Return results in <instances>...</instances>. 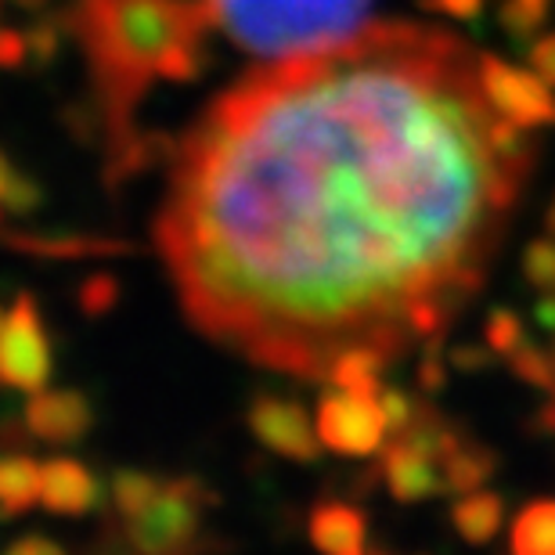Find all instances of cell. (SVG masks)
<instances>
[{"label":"cell","instance_id":"4dcf8cb0","mask_svg":"<svg viewBox=\"0 0 555 555\" xmlns=\"http://www.w3.org/2000/svg\"><path fill=\"white\" fill-rule=\"evenodd\" d=\"M422 8H429V11H443V15L462 18V22H473V18H480L483 0H422Z\"/></svg>","mask_w":555,"mask_h":555},{"label":"cell","instance_id":"f546056e","mask_svg":"<svg viewBox=\"0 0 555 555\" xmlns=\"http://www.w3.org/2000/svg\"><path fill=\"white\" fill-rule=\"evenodd\" d=\"M0 555H69V552H65L59 541H51L43 534H22V538L11 541Z\"/></svg>","mask_w":555,"mask_h":555},{"label":"cell","instance_id":"8fae6325","mask_svg":"<svg viewBox=\"0 0 555 555\" xmlns=\"http://www.w3.org/2000/svg\"><path fill=\"white\" fill-rule=\"evenodd\" d=\"M383 476H386V487H390V494L401 505L426 502V498L448 491V487H443L440 462L433 459V454L422 451V448H415V443L404 440V437H390V443H386Z\"/></svg>","mask_w":555,"mask_h":555},{"label":"cell","instance_id":"ffe728a7","mask_svg":"<svg viewBox=\"0 0 555 555\" xmlns=\"http://www.w3.org/2000/svg\"><path fill=\"white\" fill-rule=\"evenodd\" d=\"M552 4L555 0H505L502 11H498V22H502V29L513 40H519V43H524L527 37L534 40L541 33V26H545Z\"/></svg>","mask_w":555,"mask_h":555},{"label":"cell","instance_id":"d6a6232c","mask_svg":"<svg viewBox=\"0 0 555 555\" xmlns=\"http://www.w3.org/2000/svg\"><path fill=\"white\" fill-rule=\"evenodd\" d=\"M530 429H534L538 437H555V393H548V401L534 412V418H530Z\"/></svg>","mask_w":555,"mask_h":555},{"label":"cell","instance_id":"e0dca14e","mask_svg":"<svg viewBox=\"0 0 555 555\" xmlns=\"http://www.w3.org/2000/svg\"><path fill=\"white\" fill-rule=\"evenodd\" d=\"M513 555H555V502H530L513 524Z\"/></svg>","mask_w":555,"mask_h":555},{"label":"cell","instance_id":"d590c367","mask_svg":"<svg viewBox=\"0 0 555 555\" xmlns=\"http://www.w3.org/2000/svg\"><path fill=\"white\" fill-rule=\"evenodd\" d=\"M22 8H43V0H18Z\"/></svg>","mask_w":555,"mask_h":555},{"label":"cell","instance_id":"44dd1931","mask_svg":"<svg viewBox=\"0 0 555 555\" xmlns=\"http://www.w3.org/2000/svg\"><path fill=\"white\" fill-rule=\"evenodd\" d=\"M483 339H487V350H494L498 358H513V353L527 343V325L516 310L508 307H498L487 314V325H483Z\"/></svg>","mask_w":555,"mask_h":555},{"label":"cell","instance_id":"3957f363","mask_svg":"<svg viewBox=\"0 0 555 555\" xmlns=\"http://www.w3.org/2000/svg\"><path fill=\"white\" fill-rule=\"evenodd\" d=\"M220 33L260 62L328 51L372 26L375 0H206Z\"/></svg>","mask_w":555,"mask_h":555},{"label":"cell","instance_id":"8992f818","mask_svg":"<svg viewBox=\"0 0 555 555\" xmlns=\"http://www.w3.org/2000/svg\"><path fill=\"white\" fill-rule=\"evenodd\" d=\"M480 83L494 113L505 116L508 124L524 130L555 127V94L538 73L516 69L494 54H480Z\"/></svg>","mask_w":555,"mask_h":555},{"label":"cell","instance_id":"52a82bcc","mask_svg":"<svg viewBox=\"0 0 555 555\" xmlns=\"http://www.w3.org/2000/svg\"><path fill=\"white\" fill-rule=\"evenodd\" d=\"M314 426L321 443L336 454H347V459L375 454L383 448V440L390 437L379 401H364V397H353L347 390L321 393Z\"/></svg>","mask_w":555,"mask_h":555},{"label":"cell","instance_id":"7a4b0ae2","mask_svg":"<svg viewBox=\"0 0 555 555\" xmlns=\"http://www.w3.org/2000/svg\"><path fill=\"white\" fill-rule=\"evenodd\" d=\"M62 18L87 54L105 181L116 188L163 155V138L138 130V105L155 80L192 83L206 73L214 11L206 0H73Z\"/></svg>","mask_w":555,"mask_h":555},{"label":"cell","instance_id":"ba28073f","mask_svg":"<svg viewBox=\"0 0 555 555\" xmlns=\"http://www.w3.org/2000/svg\"><path fill=\"white\" fill-rule=\"evenodd\" d=\"M246 426L263 448L282 454L288 462L314 465L321 459V448H325L318 437V426L307 415V408L299 401H288V397H274V393L253 397Z\"/></svg>","mask_w":555,"mask_h":555},{"label":"cell","instance_id":"7402d4cb","mask_svg":"<svg viewBox=\"0 0 555 555\" xmlns=\"http://www.w3.org/2000/svg\"><path fill=\"white\" fill-rule=\"evenodd\" d=\"M119 293H124V285H119L116 274L108 271H98V274H87L80 293H76V304H80V310L91 321L105 318L108 310H113L119 304Z\"/></svg>","mask_w":555,"mask_h":555},{"label":"cell","instance_id":"5bb4252c","mask_svg":"<svg viewBox=\"0 0 555 555\" xmlns=\"http://www.w3.org/2000/svg\"><path fill=\"white\" fill-rule=\"evenodd\" d=\"M40 469L26 451L0 454V519L29 513L40 502Z\"/></svg>","mask_w":555,"mask_h":555},{"label":"cell","instance_id":"ac0fdd59","mask_svg":"<svg viewBox=\"0 0 555 555\" xmlns=\"http://www.w3.org/2000/svg\"><path fill=\"white\" fill-rule=\"evenodd\" d=\"M40 203H43V188L0 152V209L15 217H26L33 209H40Z\"/></svg>","mask_w":555,"mask_h":555},{"label":"cell","instance_id":"484cf974","mask_svg":"<svg viewBox=\"0 0 555 555\" xmlns=\"http://www.w3.org/2000/svg\"><path fill=\"white\" fill-rule=\"evenodd\" d=\"M65 18H43L37 22L26 37H29V51H33V59H37L40 65H48L59 59V51H62V37H65Z\"/></svg>","mask_w":555,"mask_h":555},{"label":"cell","instance_id":"277c9868","mask_svg":"<svg viewBox=\"0 0 555 555\" xmlns=\"http://www.w3.org/2000/svg\"><path fill=\"white\" fill-rule=\"evenodd\" d=\"M214 491L198 476H173L163 491L124 519V538L134 555H209L214 541L206 538L203 516L214 505Z\"/></svg>","mask_w":555,"mask_h":555},{"label":"cell","instance_id":"30bf717a","mask_svg":"<svg viewBox=\"0 0 555 555\" xmlns=\"http://www.w3.org/2000/svg\"><path fill=\"white\" fill-rule=\"evenodd\" d=\"M102 480L76 459H51L40 469V505L54 516H87L102 508Z\"/></svg>","mask_w":555,"mask_h":555},{"label":"cell","instance_id":"6da1fadb","mask_svg":"<svg viewBox=\"0 0 555 555\" xmlns=\"http://www.w3.org/2000/svg\"><path fill=\"white\" fill-rule=\"evenodd\" d=\"M538 166L448 29L372 22L268 62L173 149L155 246L188 321L260 369L328 379L397 361L483 288Z\"/></svg>","mask_w":555,"mask_h":555},{"label":"cell","instance_id":"9c48e42d","mask_svg":"<svg viewBox=\"0 0 555 555\" xmlns=\"http://www.w3.org/2000/svg\"><path fill=\"white\" fill-rule=\"evenodd\" d=\"M22 422L33 440L69 448L94 429V404L83 390H40L29 397Z\"/></svg>","mask_w":555,"mask_h":555},{"label":"cell","instance_id":"5b68a950","mask_svg":"<svg viewBox=\"0 0 555 555\" xmlns=\"http://www.w3.org/2000/svg\"><path fill=\"white\" fill-rule=\"evenodd\" d=\"M54 375V347L37 299L22 293L0 328V390L40 393Z\"/></svg>","mask_w":555,"mask_h":555},{"label":"cell","instance_id":"1f68e13d","mask_svg":"<svg viewBox=\"0 0 555 555\" xmlns=\"http://www.w3.org/2000/svg\"><path fill=\"white\" fill-rule=\"evenodd\" d=\"M491 353L494 350H480V347H459L451 353V361L459 364V369H487V364H491Z\"/></svg>","mask_w":555,"mask_h":555},{"label":"cell","instance_id":"9a60e30c","mask_svg":"<svg viewBox=\"0 0 555 555\" xmlns=\"http://www.w3.org/2000/svg\"><path fill=\"white\" fill-rule=\"evenodd\" d=\"M454 530L469 541V545H487L498 538L505 524V498L494 491H469L451 505Z\"/></svg>","mask_w":555,"mask_h":555},{"label":"cell","instance_id":"74e56055","mask_svg":"<svg viewBox=\"0 0 555 555\" xmlns=\"http://www.w3.org/2000/svg\"><path fill=\"white\" fill-rule=\"evenodd\" d=\"M372 555H386V552H372Z\"/></svg>","mask_w":555,"mask_h":555},{"label":"cell","instance_id":"f1b7e54d","mask_svg":"<svg viewBox=\"0 0 555 555\" xmlns=\"http://www.w3.org/2000/svg\"><path fill=\"white\" fill-rule=\"evenodd\" d=\"M33 59L29 37L18 29H0V69H22Z\"/></svg>","mask_w":555,"mask_h":555},{"label":"cell","instance_id":"d4e9b609","mask_svg":"<svg viewBox=\"0 0 555 555\" xmlns=\"http://www.w3.org/2000/svg\"><path fill=\"white\" fill-rule=\"evenodd\" d=\"M418 404L412 393L401 390V386H383V397H379V408L386 415V426H390V437H401V433L412 429V422L418 415Z\"/></svg>","mask_w":555,"mask_h":555},{"label":"cell","instance_id":"836d02e7","mask_svg":"<svg viewBox=\"0 0 555 555\" xmlns=\"http://www.w3.org/2000/svg\"><path fill=\"white\" fill-rule=\"evenodd\" d=\"M534 321L541 328H548L555 332V293H545L538 299V307H534Z\"/></svg>","mask_w":555,"mask_h":555},{"label":"cell","instance_id":"83f0119b","mask_svg":"<svg viewBox=\"0 0 555 555\" xmlns=\"http://www.w3.org/2000/svg\"><path fill=\"white\" fill-rule=\"evenodd\" d=\"M527 62L541 80L548 87H555V33H545V37H534L530 40V51H527Z\"/></svg>","mask_w":555,"mask_h":555},{"label":"cell","instance_id":"603a6c76","mask_svg":"<svg viewBox=\"0 0 555 555\" xmlns=\"http://www.w3.org/2000/svg\"><path fill=\"white\" fill-rule=\"evenodd\" d=\"M508 369H513L516 379H524L527 386H534V390H545V393H555V369H552V358L534 343H524L513 358H508Z\"/></svg>","mask_w":555,"mask_h":555},{"label":"cell","instance_id":"8d00e7d4","mask_svg":"<svg viewBox=\"0 0 555 555\" xmlns=\"http://www.w3.org/2000/svg\"><path fill=\"white\" fill-rule=\"evenodd\" d=\"M548 358H552V369H555V343H552V350H548Z\"/></svg>","mask_w":555,"mask_h":555},{"label":"cell","instance_id":"cb8c5ba5","mask_svg":"<svg viewBox=\"0 0 555 555\" xmlns=\"http://www.w3.org/2000/svg\"><path fill=\"white\" fill-rule=\"evenodd\" d=\"M524 278L541 296L555 293V235H541L524 249Z\"/></svg>","mask_w":555,"mask_h":555},{"label":"cell","instance_id":"2e32d148","mask_svg":"<svg viewBox=\"0 0 555 555\" xmlns=\"http://www.w3.org/2000/svg\"><path fill=\"white\" fill-rule=\"evenodd\" d=\"M443 487L451 494H469L480 491V483H487L498 473V454L487 448V443L465 437V443L454 454L443 459Z\"/></svg>","mask_w":555,"mask_h":555},{"label":"cell","instance_id":"4316f807","mask_svg":"<svg viewBox=\"0 0 555 555\" xmlns=\"http://www.w3.org/2000/svg\"><path fill=\"white\" fill-rule=\"evenodd\" d=\"M443 383H448V369H443L440 339H429L426 353H422V361H418V386L426 393H437V390H443Z\"/></svg>","mask_w":555,"mask_h":555},{"label":"cell","instance_id":"e575fe53","mask_svg":"<svg viewBox=\"0 0 555 555\" xmlns=\"http://www.w3.org/2000/svg\"><path fill=\"white\" fill-rule=\"evenodd\" d=\"M545 231H548V235H555V198H552V206H548V214H545Z\"/></svg>","mask_w":555,"mask_h":555},{"label":"cell","instance_id":"d6986e66","mask_svg":"<svg viewBox=\"0 0 555 555\" xmlns=\"http://www.w3.org/2000/svg\"><path fill=\"white\" fill-rule=\"evenodd\" d=\"M163 476L155 473H144V469H119L113 476V502H116V513L119 519H130L138 516L144 505L152 502L155 494L163 491Z\"/></svg>","mask_w":555,"mask_h":555},{"label":"cell","instance_id":"7c38bea8","mask_svg":"<svg viewBox=\"0 0 555 555\" xmlns=\"http://www.w3.org/2000/svg\"><path fill=\"white\" fill-rule=\"evenodd\" d=\"M307 534L321 555H372L369 552V519L358 505L339 498H321L310 508Z\"/></svg>","mask_w":555,"mask_h":555},{"label":"cell","instance_id":"4fadbf2b","mask_svg":"<svg viewBox=\"0 0 555 555\" xmlns=\"http://www.w3.org/2000/svg\"><path fill=\"white\" fill-rule=\"evenodd\" d=\"M0 242H4L8 249L29 253V257H43V260L124 257V253H134L130 242L105 238V235H33V231H8V228H0Z\"/></svg>","mask_w":555,"mask_h":555}]
</instances>
